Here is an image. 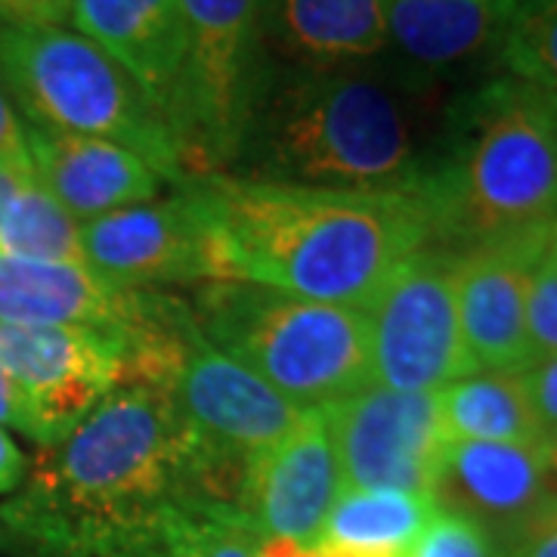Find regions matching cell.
<instances>
[{
  "label": "cell",
  "instance_id": "6da1fadb",
  "mask_svg": "<svg viewBox=\"0 0 557 557\" xmlns=\"http://www.w3.org/2000/svg\"><path fill=\"white\" fill-rule=\"evenodd\" d=\"M199 199L218 282L366 310L403 260L434 242L421 189H325L239 174L183 180Z\"/></svg>",
  "mask_w": 557,
  "mask_h": 557
},
{
  "label": "cell",
  "instance_id": "7a4b0ae2",
  "mask_svg": "<svg viewBox=\"0 0 557 557\" xmlns=\"http://www.w3.org/2000/svg\"><path fill=\"white\" fill-rule=\"evenodd\" d=\"M193 458L196 437L174 399L119 384L60 443L44 446L3 520L60 557L149 536L189 502Z\"/></svg>",
  "mask_w": 557,
  "mask_h": 557
},
{
  "label": "cell",
  "instance_id": "3957f363",
  "mask_svg": "<svg viewBox=\"0 0 557 557\" xmlns=\"http://www.w3.org/2000/svg\"><path fill=\"white\" fill-rule=\"evenodd\" d=\"M412 81L369 65L273 62L242 139L239 177L325 189H421Z\"/></svg>",
  "mask_w": 557,
  "mask_h": 557
},
{
  "label": "cell",
  "instance_id": "277c9868",
  "mask_svg": "<svg viewBox=\"0 0 557 557\" xmlns=\"http://www.w3.org/2000/svg\"><path fill=\"white\" fill-rule=\"evenodd\" d=\"M443 131L440 156L421 183L434 239L468 248L555 230L557 149L548 94L502 75L456 100Z\"/></svg>",
  "mask_w": 557,
  "mask_h": 557
},
{
  "label": "cell",
  "instance_id": "5b68a950",
  "mask_svg": "<svg viewBox=\"0 0 557 557\" xmlns=\"http://www.w3.org/2000/svg\"><path fill=\"white\" fill-rule=\"evenodd\" d=\"M0 84L25 127L112 139L183 183L171 119L94 40L69 25H0Z\"/></svg>",
  "mask_w": 557,
  "mask_h": 557
},
{
  "label": "cell",
  "instance_id": "8992f818",
  "mask_svg": "<svg viewBox=\"0 0 557 557\" xmlns=\"http://www.w3.org/2000/svg\"><path fill=\"white\" fill-rule=\"evenodd\" d=\"M201 335L300 409H325L372 384L366 310L208 282L193 307Z\"/></svg>",
  "mask_w": 557,
  "mask_h": 557
},
{
  "label": "cell",
  "instance_id": "52a82bcc",
  "mask_svg": "<svg viewBox=\"0 0 557 557\" xmlns=\"http://www.w3.org/2000/svg\"><path fill=\"white\" fill-rule=\"evenodd\" d=\"M186 57L180 75L177 127L183 174H226L270 75L263 0H180Z\"/></svg>",
  "mask_w": 557,
  "mask_h": 557
},
{
  "label": "cell",
  "instance_id": "ba28073f",
  "mask_svg": "<svg viewBox=\"0 0 557 557\" xmlns=\"http://www.w3.org/2000/svg\"><path fill=\"white\" fill-rule=\"evenodd\" d=\"M372 384L403 394L440 391L471 375L458 322L453 251L421 248L366 307Z\"/></svg>",
  "mask_w": 557,
  "mask_h": 557
},
{
  "label": "cell",
  "instance_id": "9c48e42d",
  "mask_svg": "<svg viewBox=\"0 0 557 557\" xmlns=\"http://www.w3.org/2000/svg\"><path fill=\"white\" fill-rule=\"evenodd\" d=\"M322 412L338 446L344 490L431 496L446 446L437 391L403 394L366 384Z\"/></svg>",
  "mask_w": 557,
  "mask_h": 557
},
{
  "label": "cell",
  "instance_id": "30bf717a",
  "mask_svg": "<svg viewBox=\"0 0 557 557\" xmlns=\"http://www.w3.org/2000/svg\"><path fill=\"white\" fill-rule=\"evenodd\" d=\"M171 199L143 201L81 223L84 263L119 288L218 282V260L199 199L186 183Z\"/></svg>",
  "mask_w": 557,
  "mask_h": 557
},
{
  "label": "cell",
  "instance_id": "8fae6325",
  "mask_svg": "<svg viewBox=\"0 0 557 557\" xmlns=\"http://www.w3.org/2000/svg\"><path fill=\"white\" fill-rule=\"evenodd\" d=\"M434 505L474 520L498 552H518L557 515V480L542 443L449 440L431 490Z\"/></svg>",
  "mask_w": 557,
  "mask_h": 557
},
{
  "label": "cell",
  "instance_id": "7c38bea8",
  "mask_svg": "<svg viewBox=\"0 0 557 557\" xmlns=\"http://www.w3.org/2000/svg\"><path fill=\"white\" fill-rule=\"evenodd\" d=\"M341 493L344 474L329 418L307 409L285 437L248 458L239 518L260 539L317 548Z\"/></svg>",
  "mask_w": 557,
  "mask_h": 557
},
{
  "label": "cell",
  "instance_id": "4fadbf2b",
  "mask_svg": "<svg viewBox=\"0 0 557 557\" xmlns=\"http://www.w3.org/2000/svg\"><path fill=\"white\" fill-rule=\"evenodd\" d=\"M168 397L201 449L233 458H251L276 443L307 412L242 362L220 354L201 329L189 335L180 354Z\"/></svg>",
  "mask_w": 557,
  "mask_h": 557
},
{
  "label": "cell",
  "instance_id": "5bb4252c",
  "mask_svg": "<svg viewBox=\"0 0 557 557\" xmlns=\"http://www.w3.org/2000/svg\"><path fill=\"white\" fill-rule=\"evenodd\" d=\"M0 375L35 403L60 443L121 384V335L0 322Z\"/></svg>",
  "mask_w": 557,
  "mask_h": 557
},
{
  "label": "cell",
  "instance_id": "9a60e30c",
  "mask_svg": "<svg viewBox=\"0 0 557 557\" xmlns=\"http://www.w3.org/2000/svg\"><path fill=\"white\" fill-rule=\"evenodd\" d=\"M548 233L468 245L453 255L458 322L474 372L530 366L527 295Z\"/></svg>",
  "mask_w": 557,
  "mask_h": 557
},
{
  "label": "cell",
  "instance_id": "2e32d148",
  "mask_svg": "<svg viewBox=\"0 0 557 557\" xmlns=\"http://www.w3.org/2000/svg\"><path fill=\"white\" fill-rule=\"evenodd\" d=\"M146 298L149 292L119 288L87 263L0 255V322L124 335L143 317Z\"/></svg>",
  "mask_w": 557,
  "mask_h": 557
},
{
  "label": "cell",
  "instance_id": "e0dca14e",
  "mask_svg": "<svg viewBox=\"0 0 557 557\" xmlns=\"http://www.w3.org/2000/svg\"><path fill=\"white\" fill-rule=\"evenodd\" d=\"M25 134L35 177L78 223L159 196L161 174L127 146L35 127Z\"/></svg>",
  "mask_w": 557,
  "mask_h": 557
},
{
  "label": "cell",
  "instance_id": "ac0fdd59",
  "mask_svg": "<svg viewBox=\"0 0 557 557\" xmlns=\"http://www.w3.org/2000/svg\"><path fill=\"white\" fill-rule=\"evenodd\" d=\"M65 25L106 50L174 124L186 57L180 0H69Z\"/></svg>",
  "mask_w": 557,
  "mask_h": 557
},
{
  "label": "cell",
  "instance_id": "d6986e66",
  "mask_svg": "<svg viewBox=\"0 0 557 557\" xmlns=\"http://www.w3.org/2000/svg\"><path fill=\"white\" fill-rule=\"evenodd\" d=\"M387 53L399 75L440 78L456 69L496 57L518 0H381Z\"/></svg>",
  "mask_w": 557,
  "mask_h": 557
},
{
  "label": "cell",
  "instance_id": "ffe728a7",
  "mask_svg": "<svg viewBox=\"0 0 557 557\" xmlns=\"http://www.w3.org/2000/svg\"><path fill=\"white\" fill-rule=\"evenodd\" d=\"M263 28L282 65L344 69L387 57L381 0H263Z\"/></svg>",
  "mask_w": 557,
  "mask_h": 557
},
{
  "label": "cell",
  "instance_id": "44dd1931",
  "mask_svg": "<svg viewBox=\"0 0 557 557\" xmlns=\"http://www.w3.org/2000/svg\"><path fill=\"white\" fill-rule=\"evenodd\" d=\"M523 369H486L443 384L437 403L446 443H542L545 431L533 409Z\"/></svg>",
  "mask_w": 557,
  "mask_h": 557
},
{
  "label": "cell",
  "instance_id": "7402d4cb",
  "mask_svg": "<svg viewBox=\"0 0 557 557\" xmlns=\"http://www.w3.org/2000/svg\"><path fill=\"white\" fill-rule=\"evenodd\" d=\"M437 505L397 490H344L325 520L319 545L359 557H406Z\"/></svg>",
  "mask_w": 557,
  "mask_h": 557
},
{
  "label": "cell",
  "instance_id": "603a6c76",
  "mask_svg": "<svg viewBox=\"0 0 557 557\" xmlns=\"http://www.w3.org/2000/svg\"><path fill=\"white\" fill-rule=\"evenodd\" d=\"M0 255L47 263H84L81 223L38 177L25 180L0 220Z\"/></svg>",
  "mask_w": 557,
  "mask_h": 557
},
{
  "label": "cell",
  "instance_id": "cb8c5ba5",
  "mask_svg": "<svg viewBox=\"0 0 557 557\" xmlns=\"http://www.w3.org/2000/svg\"><path fill=\"white\" fill-rule=\"evenodd\" d=\"M496 62L508 78L557 97V0H518Z\"/></svg>",
  "mask_w": 557,
  "mask_h": 557
},
{
  "label": "cell",
  "instance_id": "d4e9b609",
  "mask_svg": "<svg viewBox=\"0 0 557 557\" xmlns=\"http://www.w3.org/2000/svg\"><path fill=\"white\" fill-rule=\"evenodd\" d=\"M171 557H260V536L233 511L177 505L161 520Z\"/></svg>",
  "mask_w": 557,
  "mask_h": 557
},
{
  "label": "cell",
  "instance_id": "484cf974",
  "mask_svg": "<svg viewBox=\"0 0 557 557\" xmlns=\"http://www.w3.org/2000/svg\"><path fill=\"white\" fill-rule=\"evenodd\" d=\"M406 557H498V548L474 520L437 508Z\"/></svg>",
  "mask_w": 557,
  "mask_h": 557
},
{
  "label": "cell",
  "instance_id": "4316f807",
  "mask_svg": "<svg viewBox=\"0 0 557 557\" xmlns=\"http://www.w3.org/2000/svg\"><path fill=\"white\" fill-rule=\"evenodd\" d=\"M527 341H530V357H555L557 354V258L542 248L533 278H530V295H527Z\"/></svg>",
  "mask_w": 557,
  "mask_h": 557
},
{
  "label": "cell",
  "instance_id": "83f0119b",
  "mask_svg": "<svg viewBox=\"0 0 557 557\" xmlns=\"http://www.w3.org/2000/svg\"><path fill=\"white\" fill-rule=\"evenodd\" d=\"M530 399L536 409L542 431H557V354L555 357H536L530 359V366L523 369Z\"/></svg>",
  "mask_w": 557,
  "mask_h": 557
},
{
  "label": "cell",
  "instance_id": "f1b7e54d",
  "mask_svg": "<svg viewBox=\"0 0 557 557\" xmlns=\"http://www.w3.org/2000/svg\"><path fill=\"white\" fill-rule=\"evenodd\" d=\"M0 164H13V168H32L28 156V134L22 124L20 112L13 109V102L7 97L3 84H0Z\"/></svg>",
  "mask_w": 557,
  "mask_h": 557
},
{
  "label": "cell",
  "instance_id": "f546056e",
  "mask_svg": "<svg viewBox=\"0 0 557 557\" xmlns=\"http://www.w3.org/2000/svg\"><path fill=\"white\" fill-rule=\"evenodd\" d=\"M69 0H0V25H65Z\"/></svg>",
  "mask_w": 557,
  "mask_h": 557
},
{
  "label": "cell",
  "instance_id": "4dcf8cb0",
  "mask_svg": "<svg viewBox=\"0 0 557 557\" xmlns=\"http://www.w3.org/2000/svg\"><path fill=\"white\" fill-rule=\"evenodd\" d=\"M81 557H171L168 555V545L159 533H149V536H134L112 542V545H102L97 552H87Z\"/></svg>",
  "mask_w": 557,
  "mask_h": 557
},
{
  "label": "cell",
  "instance_id": "1f68e13d",
  "mask_svg": "<svg viewBox=\"0 0 557 557\" xmlns=\"http://www.w3.org/2000/svg\"><path fill=\"white\" fill-rule=\"evenodd\" d=\"M25 478V456L20 453V446L10 440V434L0 428V493L16 490Z\"/></svg>",
  "mask_w": 557,
  "mask_h": 557
},
{
  "label": "cell",
  "instance_id": "d6a6232c",
  "mask_svg": "<svg viewBox=\"0 0 557 557\" xmlns=\"http://www.w3.org/2000/svg\"><path fill=\"white\" fill-rule=\"evenodd\" d=\"M511 557H557V515L523 539Z\"/></svg>",
  "mask_w": 557,
  "mask_h": 557
},
{
  "label": "cell",
  "instance_id": "836d02e7",
  "mask_svg": "<svg viewBox=\"0 0 557 557\" xmlns=\"http://www.w3.org/2000/svg\"><path fill=\"white\" fill-rule=\"evenodd\" d=\"M35 177V171H28V168H13V164H0V220L7 214V208H10V201L13 196L20 193V186L25 180Z\"/></svg>",
  "mask_w": 557,
  "mask_h": 557
},
{
  "label": "cell",
  "instance_id": "e575fe53",
  "mask_svg": "<svg viewBox=\"0 0 557 557\" xmlns=\"http://www.w3.org/2000/svg\"><path fill=\"white\" fill-rule=\"evenodd\" d=\"M542 449H545V461H548V468H552V474L557 480V431H548L542 437Z\"/></svg>",
  "mask_w": 557,
  "mask_h": 557
},
{
  "label": "cell",
  "instance_id": "d590c367",
  "mask_svg": "<svg viewBox=\"0 0 557 557\" xmlns=\"http://www.w3.org/2000/svg\"><path fill=\"white\" fill-rule=\"evenodd\" d=\"M317 555L319 557H359V555H350V552H341V548H332V545H317Z\"/></svg>",
  "mask_w": 557,
  "mask_h": 557
},
{
  "label": "cell",
  "instance_id": "8d00e7d4",
  "mask_svg": "<svg viewBox=\"0 0 557 557\" xmlns=\"http://www.w3.org/2000/svg\"><path fill=\"white\" fill-rule=\"evenodd\" d=\"M548 106H552V134H555V149H557V97L548 94Z\"/></svg>",
  "mask_w": 557,
  "mask_h": 557
},
{
  "label": "cell",
  "instance_id": "74e56055",
  "mask_svg": "<svg viewBox=\"0 0 557 557\" xmlns=\"http://www.w3.org/2000/svg\"><path fill=\"white\" fill-rule=\"evenodd\" d=\"M548 251H552V255L557 258V226L552 230V236H548Z\"/></svg>",
  "mask_w": 557,
  "mask_h": 557
}]
</instances>
